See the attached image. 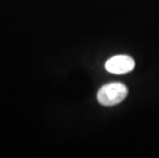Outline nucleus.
Returning a JSON list of instances; mask_svg holds the SVG:
<instances>
[{
    "label": "nucleus",
    "mask_w": 159,
    "mask_h": 158,
    "mask_svg": "<svg viewBox=\"0 0 159 158\" xmlns=\"http://www.w3.org/2000/svg\"><path fill=\"white\" fill-rule=\"evenodd\" d=\"M128 93L127 87L122 83L113 82L102 86L98 93V101L103 106H115L121 103Z\"/></svg>",
    "instance_id": "f257e3e1"
},
{
    "label": "nucleus",
    "mask_w": 159,
    "mask_h": 158,
    "mask_svg": "<svg viewBox=\"0 0 159 158\" xmlns=\"http://www.w3.org/2000/svg\"><path fill=\"white\" fill-rule=\"evenodd\" d=\"M134 66H136V64H134V60L129 56L125 55L114 56L105 64V68L107 71L113 74L128 73L131 70H134Z\"/></svg>",
    "instance_id": "f03ea898"
}]
</instances>
